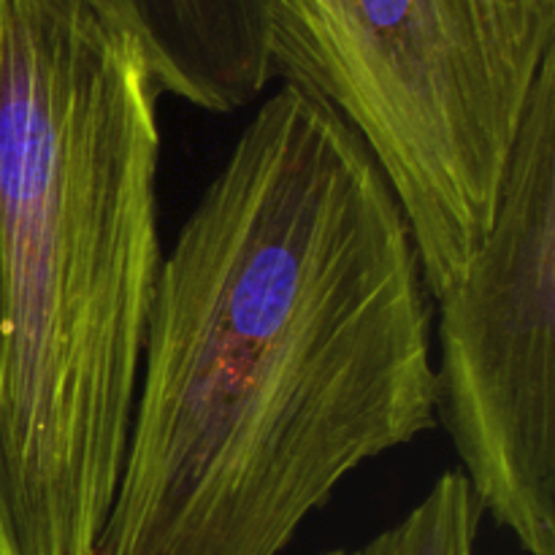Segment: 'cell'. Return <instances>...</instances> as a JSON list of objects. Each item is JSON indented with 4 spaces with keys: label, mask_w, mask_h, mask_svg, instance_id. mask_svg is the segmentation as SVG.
<instances>
[{
    "label": "cell",
    "mask_w": 555,
    "mask_h": 555,
    "mask_svg": "<svg viewBox=\"0 0 555 555\" xmlns=\"http://www.w3.org/2000/svg\"><path fill=\"white\" fill-rule=\"evenodd\" d=\"M482 507L461 472H444L406 518L356 551L325 555H475Z\"/></svg>",
    "instance_id": "6"
},
{
    "label": "cell",
    "mask_w": 555,
    "mask_h": 555,
    "mask_svg": "<svg viewBox=\"0 0 555 555\" xmlns=\"http://www.w3.org/2000/svg\"><path fill=\"white\" fill-rule=\"evenodd\" d=\"M266 22L274 74L372 152L439 298L493 222L555 0H266Z\"/></svg>",
    "instance_id": "3"
},
{
    "label": "cell",
    "mask_w": 555,
    "mask_h": 555,
    "mask_svg": "<svg viewBox=\"0 0 555 555\" xmlns=\"http://www.w3.org/2000/svg\"><path fill=\"white\" fill-rule=\"evenodd\" d=\"M428 328L377 160L282 85L157 266L95 555H280L347 475L434 428Z\"/></svg>",
    "instance_id": "1"
},
{
    "label": "cell",
    "mask_w": 555,
    "mask_h": 555,
    "mask_svg": "<svg viewBox=\"0 0 555 555\" xmlns=\"http://www.w3.org/2000/svg\"><path fill=\"white\" fill-rule=\"evenodd\" d=\"M139 47L157 92L231 114L271 68L266 0H87Z\"/></svg>",
    "instance_id": "5"
},
{
    "label": "cell",
    "mask_w": 555,
    "mask_h": 555,
    "mask_svg": "<svg viewBox=\"0 0 555 555\" xmlns=\"http://www.w3.org/2000/svg\"><path fill=\"white\" fill-rule=\"evenodd\" d=\"M157 87L87 0H0V555H95L160 266Z\"/></svg>",
    "instance_id": "2"
},
{
    "label": "cell",
    "mask_w": 555,
    "mask_h": 555,
    "mask_svg": "<svg viewBox=\"0 0 555 555\" xmlns=\"http://www.w3.org/2000/svg\"><path fill=\"white\" fill-rule=\"evenodd\" d=\"M437 301V412L466 482L526 553L555 555V63L520 119L491 228Z\"/></svg>",
    "instance_id": "4"
}]
</instances>
